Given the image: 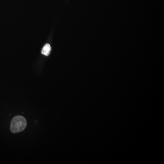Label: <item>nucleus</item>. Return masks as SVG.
Listing matches in <instances>:
<instances>
[{
  "label": "nucleus",
  "instance_id": "f03ea898",
  "mask_svg": "<svg viewBox=\"0 0 164 164\" xmlns=\"http://www.w3.org/2000/svg\"><path fill=\"white\" fill-rule=\"evenodd\" d=\"M51 50V47L49 44L45 45L42 50V53L45 56H47L49 55Z\"/></svg>",
  "mask_w": 164,
  "mask_h": 164
},
{
  "label": "nucleus",
  "instance_id": "f257e3e1",
  "mask_svg": "<svg viewBox=\"0 0 164 164\" xmlns=\"http://www.w3.org/2000/svg\"><path fill=\"white\" fill-rule=\"evenodd\" d=\"M27 124V121L24 117L18 115L12 120L10 130L12 133H18L26 128Z\"/></svg>",
  "mask_w": 164,
  "mask_h": 164
}]
</instances>
